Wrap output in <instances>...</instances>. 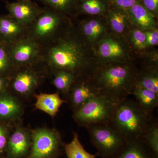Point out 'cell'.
I'll use <instances>...</instances> for the list:
<instances>
[{
  "label": "cell",
  "mask_w": 158,
  "mask_h": 158,
  "mask_svg": "<svg viewBox=\"0 0 158 158\" xmlns=\"http://www.w3.org/2000/svg\"><path fill=\"white\" fill-rule=\"evenodd\" d=\"M26 28L9 15L0 16V41L12 44L24 36Z\"/></svg>",
  "instance_id": "5bb4252c"
},
{
  "label": "cell",
  "mask_w": 158,
  "mask_h": 158,
  "mask_svg": "<svg viewBox=\"0 0 158 158\" xmlns=\"http://www.w3.org/2000/svg\"><path fill=\"white\" fill-rule=\"evenodd\" d=\"M0 43H1V41H0Z\"/></svg>",
  "instance_id": "e575fe53"
},
{
  "label": "cell",
  "mask_w": 158,
  "mask_h": 158,
  "mask_svg": "<svg viewBox=\"0 0 158 158\" xmlns=\"http://www.w3.org/2000/svg\"><path fill=\"white\" fill-rule=\"evenodd\" d=\"M36 98V108L52 116L56 115L60 107L65 102L58 93L40 94Z\"/></svg>",
  "instance_id": "ffe728a7"
},
{
  "label": "cell",
  "mask_w": 158,
  "mask_h": 158,
  "mask_svg": "<svg viewBox=\"0 0 158 158\" xmlns=\"http://www.w3.org/2000/svg\"><path fill=\"white\" fill-rule=\"evenodd\" d=\"M138 69L135 63L101 65L92 77L101 94L117 102L131 94Z\"/></svg>",
  "instance_id": "7a4b0ae2"
},
{
  "label": "cell",
  "mask_w": 158,
  "mask_h": 158,
  "mask_svg": "<svg viewBox=\"0 0 158 158\" xmlns=\"http://www.w3.org/2000/svg\"><path fill=\"white\" fill-rule=\"evenodd\" d=\"M31 145V138L25 131L18 129L7 142L8 158H22L27 153Z\"/></svg>",
  "instance_id": "2e32d148"
},
{
  "label": "cell",
  "mask_w": 158,
  "mask_h": 158,
  "mask_svg": "<svg viewBox=\"0 0 158 158\" xmlns=\"http://www.w3.org/2000/svg\"><path fill=\"white\" fill-rule=\"evenodd\" d=\"M134 86L149 89L158 94V66L145 65L138 69Z\"/></svg>",
  "instance_id": "ac0fdd59"
},
{
  "label": "cell",
  "mask_w": 158,
  "mask_h": 158,
  "mask_svg": "<svg viewBox=\"0 0 158 158\" xmlns=\"http://www.w3.org/2000/svg\"><path fill=\"white\" fill-rule=\"evenodd\" d=\"M126 11L130 22L136 27L144 31L157 28L155 17L138 2Z\"/></svg>",
  "instance_id": "9a60e30c"
},
{
  "label": "cell",
  "mask_w": 158,
  "mask_h": 158,
  "mask_svg": "<svg viewBox=\"0 0 158 158\" xmlns=\"http://www.w3.org/2000/svg\"><path fill=\"white\" fill-rule=\"evenodd\" d=\"M42 47L41 62L54 70L69 71L77 78L92 77L99 66L95 50L70 23Z\"/></svg>",
  "instance_id": "6da1fadb"
},
{
  "label": "cell",
  "mask_w": 158,
  "mask_h": 158,
  "mask_svg": "<svg viewBox=\"0 0 158 158\" xmlns=\"http://www.w3.org/2000/svg\"><path fill=\"white\" fill-rule=\"evenodd\" d=\"M118 9L126 10L131 8L138 2V0H110Z\"/></svg>",
  "instance_id": "4dcf8cb0"
},
{
  "label": "cell",
  "mask_w": 158,
  "mask_h": 158,
  "mask_svg": "<svg viewBox=\"0 0 158 158\" xmlns=\"http://www.w3.org/2000/svg\"><path fill=\"white\" fill-rule=\"evenodd\" d=\"M153 118L136 100L126 98L116 103L110 124L127 141L141 140Z\"/></svg>",
  "instance_id": "3957f363"
},
{
  "label": "cell",
  "mask_w": 158,
  "mask_h": 158,
  "mask_svg": "<svg viewBox=\"0 0 158 158\" xmlns=\"http://www.w3.org/2000/svg\"><path fill=\"white\" fill-rule=\"evenodd\" d=\"M49 9L62 15L70 14L77 6V0H40Z\"/></svg>",
  "instance_id": "83f0119b"
},
{
  "label": "cell",
  "mask_w": 158,
  "mask_h": 158,
  "mask_svg": "<svg viewBox=\"0 0 158 158\" xmlns=\"http://www.w3.org/2000/svg\"><path fill=\"white\" fill-rule=\"evenodd\" d=\"M7 133L6 130L0 126V152L6 147L7 144Z\"/></svg>",
  "instance_id": "d6a6232c"
},
{
  "label": "cell",
  "mask_w": 158,
  "mask_h": 158,
  "mask_svg": "<svg viewBox=\"0 0 158 158\" xmlns=\"http://www.w3.org/2000/svg\"><path fill=\"white\" fill-rule=\"evenodd\" d=\"M64 148L68 158H96L97 156L90 153L84 148L76 133H74L73 140L70 143L65 144Z\"/></svg>",
  "instance_id": "cb8c5ba5"
},
{
  "label": "cell",
  "mask_w": 158,
  "mask_h": 158,
  "mask_svg": "<svg viewBox=\"0 0 158 158\" xmlns=\"http://www.w3.org/2000/svg\"><path fill=\"white\" fill-rule=\"evenodd\" d=\"M110 98L100 94L95 96L74 113L77 123L83 127L110 123L116 105Z\"/></svg>",
  "instance_id": "52a82bcc"
},
{
  "label": "cell",
  "mask_w": 158,
  "mask_h": 158,
  "mask_svg": "<svg viewBox=\"0 0 158 158\" xmlns=\"http://www.w3.org/2000/svg\"><path fill=\"white\" fill-rule=\"evenodd\" d=\"M92 144L98 151L97 155L113 158L123 149L127 141L110 123L92 125L86 127Z\"/></svg>",
  "instance_id": "8992f818"
},
{
  "label": "cell",
  "mask_w": 158,
  "mask_h": 158,
  "mask_svg": "<svg viewBox=\"0 0 158 158\" xmlns=\"http://www.w3.org/2000/svg\"><path fill=\"white\" fill-rule=\"evenodd\" d=\"M9 15L23 27H27L43 11L31 0H17L7 3Z\"/></svg>",
  "instance_id": "8fae6325"
},
{
  "label": "cell",
  "mask_w": 158,
  "mask_h": 158,
  "mask_svg": "<svg viewBox=\"0 0 158 158\" xmlns=\"http://www.w3.org/2000/svg\"><path fill=\"white\" fill-rule=\"evenodd\" d=\"M101 94L92 77L77 78L72 85L68 95L74 112Z\"/></svg>",
  "instance_id": "30bf717a"
},
{
  "label": "cell",
  "mask_w": 158,
  "mask_h": 158,
  "mask_svg": "<svg viewBox=\"0 0 158 158\" xmlns=\"http://www.w3.org/2000/svg\"><path fill=\"white\" fill-rule=\"evenodd\" d=\"M33 64L17 66L20 69L14 75L12 82V88L17 93L27 94L39 85L40 79L37 72L32 68Z\"/></svg>",
  "instance_id": "4fadbf2b"
},
{
  "label": "cell",
  "mask_w": 158,
  "mask_h": 158,
  "mask_svg": "<svg viewBox=\"0 0 158 158\" xmlns=\"http://www.w3.org/2000/svg\"><path fill=\"white\" fill-rule=\"evenodd\" d=\"M146 37L147 48L157 46L158 44V30L157 27L144 31Z\"/></svg>",
  "instance_id": "f546056e"
},
{
  "label": "cell",
  "mask_w": 158,
  "mask_h": 158,
  "mask_svg": "<svg viewBox=\"0 0 158 158\" xmlns=\"http://www.w3.org/2000/svg\"><path fill=\"white\" fill-rule=\"evenodd\" d=\"M53 84L57 90L68 95L72 85L77 78L74 74L65 70H55Z\"/></svg>",
  "instance_id": "7402d4cb"
},
{
  "label": "cell",
  "mask_w": 158,
  "mask_h": 158,
  "mask_svg": "<svg viewBox=\"0 0 158 158\" xmlns=\"http://www.w3.org/2000/svg\"><path fill=\"white\" fill-rule=\"evenodd\" d=\"M144 8L156 18L158 12V0H141Z\"/></svg>",
  "instance_id": "1f68e13d"
},
{
  "label": "cell",
  "mask_w": 158,
  "mask_h": 158,
  "mask_svg": "<svg viewBox=\"0 0 158 158\" xmlns=\"http://www.w3.org/2000/svg\"><path fill=\"white\" fill-rule=\"evenodd\" d=\"M15 66L9 52V45L0 43V74L5 73Z\"/></svg>",
  "instance_id": "f1b7e54d"
},
{
  "label": "cell",
  "mask_w": 158,
  "mask_h": 158,
  "mask_svg": "<svg viewBox=\"0 0 158 158\" xmlns=\"http://www.w3.org/2000/svg\"><path fill=\"white\" fill-rule=\"evenodd\" d=\"M78 30L85 40L94 48L110 32L106 19L94 18L82 21Z\"/></svg>",
  "instance_id": "7c38bea8"
},
{
  "label": "cell",
  "mask_w": 158,
  "mask_h": 158,
  "mask_svg": "<svg viewBox=\"0 0 158 158\" xmlns=\"http://www.w3.org/2000/svg\"><path fill=\"white\" fill-rule=\"evenodd\" d=\"M6 80L0 76V92H2L6 86Z\"/></svg>",
  "instance_id": "836d02e7"
},
{
  "label": "cell",
  "mask_w": 158,
  "mask_h": 158,
  "mask_svg": "<svg viewBox=\"0 0 158 158\" xmlns=\"http://www.w3.org/2000/svg\"><path fill=\"white\" fill-rule=\"evenodd\" d=\"M155 158H158V123L153 118L141 139Z\"/></svg>",
  "instance_id": "603a6c76"
},
{
  "label": "cell",
  "mask_w": 158,
  "mask_h": 158,
  "mask_svg": "<svg viewBox=\"0 0 158 158\" xmlns=\"http://www.w3.org/2000/svg\"><path fill=\"white\" fill-rule=\"evenodd\" d=\"M20 111V106L15 99L7 95L0 97V117L15 118L18 116Z\"/></svg>",
  "instance_id": "d4e9b609"
},
{
  "label": "cell",
  "mask_w": 158,
  "mask_h": 158,
  "mask_svg": "<svg viewBox=\"0 0 158 158\" xmlns=\"http://www.w3.org/2000/svg\"><path fill=\"white\" fill-rule=\"evenodd\" d=\"M127 39L133 50L141 52L147 49L146 37L144 31L132 26L129 32Z\"/></svg>",
  "instance_id": "4316f807"
},
{
  "label": "cell",
  "mask_w": 158,
  "mask_h": 158,
  "mask_svg": "<svg viewBox=\"0 0 158 158\" xmlns=\"http://www.w3.org/2000/svg\"><path fill=\"white\" fill-rule=\"evenodd\" d=\"M8 45L15 67L31 65L41 61L42 46L26 35Z\"/></svg>",
  "instance_id": "9c48e42d"
},
{
  "label": "cell",
  "mask_w": 158,
  "mask_h": 158,
  "mask_svg": "<svg viewBox=\"0 0 158 158\" xmlns=\"http://www.w3.org/2000/svg\"><path fill=\"white\" fill-rule=\"evenodd\" d=\"M131 94L145 113L152 115L158 106V94L149 89L134 86Z\"/></svg>",
  "instance_id": "d6986e66"
},
{
  "label": "cell",
  "mask_w": 158,
  "mask_h": 158,
  "mask_svg": "<svg viewBox=\"0 0 158 158\" xmlns=\"http://www.w3.org/2000/svg\"><path fill=\"white\" fill-rule=\"evenodd\" d=\"M113 158H155L141 139L128 141L123 149Z\"/></svg>",
  "instance_id": "44dd1931"
},
{
  "label": "cell",
  "mask_w": 158,
  "mask_h": 158,
  "mask_svg": "<svg viewBox=\"0 0 158 158\" xmlns=\"http://www.w3.org/2000/svg\"><path fill=\"white\" fill-rule=\"evenodd\" d=\"M94 50L99 66L134 63L135 59V52L127 38L111 32L98 43Z\"/></svg>",
  "instance_id": "277c9868"
},
{
  "label": "cell",
  "mask_w": 158,
  "mask_h": 158,
  "mask_svg": "<svg viewBox=\"0 0 158 158\" xmlns=\"http://www.w3.org/2000/svg\"><path fill=\"white\" fill-rule=\"evenodd\" d=\"M61 140L53 130L40 129L32 135L31 149L27 158H55L59 155Z\"/></svg>",
  "instance_id": "ba28073f"
},
{
  "label": "cell",
  "mask_w": 158,
  "mask_h": 158,
  "mask_svg": "<svg viewBox=\"0 0 158 158\" xmlns=\"http://www.w3.org/2000/svg\"><path fill=\"white\" fill-rule=\"evenodd\" d=\"M106 17L110 32L127 38L133 25L126 11L118 8L112 9L108 11Z\"/></svg>",
  "instance_id": "e0dca14e"
},
{
  "label": "cell",
  "mask_w": 158,
  "mask_h": 158,
  "mask_svg": "<svg viewBox=\"0 0 158 158\" xmlns=\"http://www.w3.org/2000/svg\"><path fill=\"white\" fill-rule=\"evenodd\" d=\"M80 7L82 12L90 15L100 16L108 11L107 4L104 0H81Z\"/></svg>",
  "instance_id": "484cf974"
},
{
  "label": "cell",
  "mask_w": 158,
  "mask_h": 158,
  "mask_svg": "<svg viewBox=\"0 0 158 158\" xmlns=\"http://www.w3.org/2000/svg\"><path fill=\"white\" fill-rule=\"evenodd\" d=\"M64 15L49 9L43 11L26 27L25 34L42 46L54 39L67 25Z\"/></svg>",
  "instance_id": "5b68a950"
}]
</instances>
